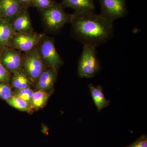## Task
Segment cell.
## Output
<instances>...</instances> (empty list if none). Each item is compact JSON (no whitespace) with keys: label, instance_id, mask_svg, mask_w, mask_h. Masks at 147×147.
Returning a JSON list of instances; mask_svg holds the SVG:
<instances>
[{"label":"cell","instance_id":"1","mask_svg":"<svg viewBox=\"0 0 147 147\" xmlns=\"http://www.w3.org/2000/svg\"><path fill=\"white\" fill-rule=\"evenodd\" d=\"M69 23L74 36L83 45L97 47L113 36V22L95 11L74 13Z\"/></svg>","mask_w":147,"mask_h":147},{"label":"cell","instance_id":"2","mask_svg":"<svg viewBox=\"0 0 147 147\" xmlns=\"http://www.w3.org/2000/svg\"><path fill=\"white\" fill-rule=\"evenodd\" d=\"M61 3H55L48 8L40 11L44 26L53 32L60 31L67 23H70L71 14L67 13Z\"/></svg>","mask_w":147,"mask_h":147},{"label":"cell","instance_id":"3","mask_svg":"<svg viewBox=\"0 0 147 147\" xmlns=\"http://www.w3.org/2000/svg\"><path fill=\"white\" fill-rule=\"evenodd\" d=\"M96 47L91 45H83V51L78 62L77 73L82 78H91L100 69Z\"/></svg>","mask_w":147,"mask_h":147},{"label":"cell","instance_id":"4","mask_svg":"<svg viewBox=\"0 0 147 147\" xmlns=\"http://www.w3.org/2000/svg\"><path fill=\"white\" fill-rule=\"evenodd\" d=\"M22 69L35 86L41 74L47 67L40 56L37 45L29 52L22 53Z\"/></svg>","mask_w":147,"mask_h":147},{"label":"cell","instance_id":"5","mask_svg":"<svg viewBox=\"0 0 147 147\" xmlns=\"http://www.w3.org/2000/svg\"><path fill=\"white\" fill-rule=\"evenodd\" d=\"M38 50L42 61L47 67L59 69L63 61L55 47L54 39L44 34L37 45Z\"/></svg>","mask_w":147,"mask_h":147},{"label":"cell","instance_id":"6","mask_svg":"<svg viewBox=\"0 0 147 147\" xmlns=\"http://www.w3.org/2000/svg\"><path fill=\"white\" fill-rule=\"evenodd\" d=\"M44 34L32 32H14L8 47L27 53L37 46Z\"/></svg>","mask_w":147,"mask_h":147},{"label":"cell","instance_id":"7","mask_svg":"<svg viewBox=\"0 0 147 147\" xmlns=\"http://www.w3.org/2000/svg\"><path fill=\"white\" fill-rule=\"evenodd\" d=\"M101 8L100 14L114 22L123 18L128 13L126 0H98Z\"/></svg>","mask_w":147,"mask_h":147},{"label":"cell","instance_id":"8","mask_svg":"<svg viewBox=\"0 0 147 147\" xmlns=\"http://www.w3.org/2000/svg\"><path fill=\"white\" fill-rule=\"evenodd\" d=\"M0 58L4 66L11 74L22 69V53L18 50L6 47L0 52Z\"/></svg>","mask_w":147,"mask_h":147},{"label":"cell","instance_id":"9","mask_svg":"<svg viewBox=\"0 0 147 147\" xmlns=\"http://www.w3.org/2000/svg\"><path fill=\"white\" fill-rule=\"evenodd\" d=\"M18 0H0V18L10 21L24 10Z\"/></svg>","mask_w":147,"mask_h":147},{"label":"cell","instance_id":"10","mask_svg":"<svg viewBox=\"0 0 147 147\" xmlns=\"http://www.w3.org/2000/svg\"><path fill=\"white\" fill-rule=\"evenodd\" d=\"M10 22L14 32H34L28 10L24 9L16 15Z\"/></svg>","mask_w":147,"mask_h":147},{"label":"cell","instance_id":"11","mask_svg":"<svg viewBox=\"0 0 147 147\" xmlns=\"http://www.w3.org/2000/svg\"><path fill=\"white\" fill-rule=\"evenodd\" d=\"M57 69L47 67L41 74L35 85L36 90L41 89L48 92L52 91L57 81Z\"/></svg>","mask_w":147,"mask_h":147},{"label":"cell","instance_id":"12","mask_svg":"<svg viewBox=\"0 0 147 147\" xmlns=\"http://www.w3.org/2000/svg\"><path fill=\"white\" fill-rule=\"evenodd\" d=\"M61 4L64 7L73 9L74 13L95 11L94 0H62Z\"/></svg>","mask_w":147,"mask_h":147},{"label":"cell","instance_id":"13","mask_svg":"<svg viewBox=\"0 0 147 147\" xmlns=\"http://www.w3.org/2000/svg\"><path fill=\"white\" fill-rule=\"evenodd\" d=\"M10 85L14 90L31 88L33 86L31 80L22 69L12 74Z\"/></svg>","mask_w":147,"mask_h":147},{"label":"cell","instance_id":"14","mask_svg":"<svg viewBox=\"0 0 147 147\" xmlns=\"http://www.w3.org/2000/svg\"><path fill=\"white\" fill-rule=\"evenodd\" d=\"M89 88L98 112H100L102 109L110 105V101L105 98L101 86L99 85L95 86L93 84H90L89 85Z\"/></svg>","mask_w":147,"mask_h":147},{"label":"cell","instance_id":"15","mask_svg":"<svg viewBox=\"0 0 147 147\" xmlns=\"http://www.w3.org/2000/svg\"><path fill=\"white\" fill-rule=\"evenodd\" d=\"M14 33L10 22L0 18V52L8 47Z\"/></svg>","mask_w":147,"mask_h":147},{"label":"cell","instance_id":"16","mask_svg":"<svg viewBox=\"0 0 147 147\" xmlns=\"http://www.w3.org/2000/svg\"><path fill=\"white\" fill-rule=\"evenodd\" d=\"M50 95V92L44 90L40 89L35 91L32 98V110H38L43 108L47 103Z\"/></svg>","mask_w":147,"mask_h":147},{"label":"cell","instance_id":"17","mask_svg":"<svg viewBox=\"0 0 147 147\" xmlns=\"http://www.w3.org/2000/svg\"><path fill=\"white\" fill-rule=\"evenodd\" d=\"M7 102L10 106L17 110L30 113L33 111L30 105L22 98L13 94Z\"/></svg>","mask_w":147,"mask_h":147},{"label":"cell","instance_id":"18","mask_svg":"<svg viewBox=\"0 0 147 147\" xmlns=\"http://www.w3.org/2000/svg\"><path fill=\"white\" fill-rule=\"evenodd\" d=\"M34 91V90L32 89L31 88H27L23 89L14 90L13 91V94L16 95L24 99L31 107L32 98Z\"/></svg>","mask_w":147,"mask_h":147},{"label":"cell","instance_id":"19","mask_svg":"<svg viewBox=\"0 0 147 147\" xmlns=\"http://www.w3.org/2000/svg\"><path fill=\"white\" fill-rule=\"evenodd\" d=\"M13 95L10 84L0 83V98L7 101Z\"/></svg>","mask_w":147,"mask_h":147},{"label":"cell","instance_id":"20","mask_svg":"<svg viewBox=\"0 0 147 147\" xmlns=\"http://www.w3.org/2000/svg\"><path fill=\"white\" fill-rule=\"evenodd\" d=\"M55 2L52 0H32V5L40 11L50 7Z\"/></svg>","mask_w":147,"mask_h":147},{"label":"cell","instance_id":"21","mask_svg":"<svg viewBox=\"0 0 147 147\" xmlns=\"http://www.w3.org/2000/svg\"><path fill=\"white\" fill-rule=\"evenodd\" d=\"M12 74L4 66L0 58V83L10 84Z\"/></svg>","mask_w":147,"mask_h":147},{"label":"cell","instance_id":"22","mask_svg":"<svg viewBox=\"0 0 147 147\" xmlns=\"http://www.w3.org/2000/svg\"><path fill=\"white\" fill-rule=\"evenodd\" d=\"M127 147H147L146 136L143 135L137 141Z\"/></svg>","mask_w":147,"mask_h":147},{"label":"cell","instance_id":"23","mask_svg":"<svg viewBox=\"0 0 147 147\" xmlns=\"http://www.w3.org/2000/svg\"><path fill=\"white\" fill-rule=\"evenodd\" d=\"M21 3V5H23L24 8L28 9L30 7H32V0H18Z\"/></svg>","mask_w":147,"mask_h":147}]
</instances>
